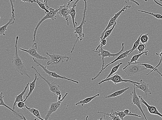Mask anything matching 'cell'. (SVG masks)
<instances>
[{
  "label": "cell",
  "mask_w": 162,
  "mask_h": 120,
  "mask_svg": "<svg viewBox=\"0 0 162 120\" xmlns=\"http://www.w3.org/2000/svg\"><path fill=\"white\" fill-rule=\"evenodd\" d=\"M19 37L17 36L15 44V56L12 59L13 65L16 70L22 75L26 76L29 78L30 76L28 73L27 69L21 58L18 55V44Z\"/></svg>",
  "instance_id": "6da1fadb"
},
{
  "label": "cell",
  "mask_w": 162,
  "mask_h": 120,
  "mask_svg": "<svg viewBox=\"0 0 162 120\" xmlns=\"http://www.w3.org/2000/svg\"><path fill=\"white\" fill-rule=\"evenodd\" d=\"M144 66L138 63L132 62L128 65L122 69L125 73L129 77L136 76L144 73L147 70Z\"/></svg>",
  "instance_id": "7a4b0ae2"
},
{
  "label": "cell",
  "mask_w": 162,
  "mask_h": 120,
  "mask_svg": "<svg viewBox=\"0 0 162 120\" xmlns=\"http://www.w3.org/2000/svg\"><path fill=\"white\" fill-rule=\"evenodd\" d=\"M83 1L85 2V7L84 10L83 18L81 23L79 26H77V22H75L76 29L74 30L75 32L74 33L77 37V39L73 47H72L71 52V53H72L74 51L75 45H76V43L78 40H79L80 41H82L83 38L85 37V34L83 32V25L86 22L85 20V16L86 10H87V1L86 0H83Z\"/></svg>",
  "instance_id": "3957f363"
},
{
  "label": "cell",
  "mask_w": 162,
  "mask_h": 120,
  "mask_svg": "<svg viewBox=\"0 0 162 120\" xmlns=\"http://www.w3.org/2000/svg\"><path fill=\"white\" fill-rule=\"evenodd\" d=\"M46 55H48L50 58V60L47 63V66H57L62 64L64 62V60H66V62L71 60L70 57L58 54H50L48 52H46Z\"/></svg>",
  "instance_id": "277c9868"
},
{
  "label": "cell",
  "mask_w": 162,
  "mask_h": 120,
  "mask_svg": "<svg viewBox=\"0 0 162 120\" xmlns=\"http://www.w3.org/2000/svg\"><path fill=\"white\" fill-rule=\"evenodd\" d=\"M49 13L45 12L46 15L39 22L37 26H36L35 27V30H34V34L33 36V42H34L35 41L36 36V34H37L38 29L39 27L40 26L41 24L44 21L46 20V19H52V21H53L57 19V14L58 11L59 10V7L58 8V9L56 10H55L53 9V8L50 7H49Z\"/></svg>",
  "instance_id": "5b68a950"
},
{
  "label": "cell",
  "mask_w": 162,
  "mask_h": 120,
  "mask_svg": "<svg viewBox=\"0 0 162 120\" xmlns=\"http://www.w3.org/2000/svg\"><path fill=\"white\" fill-rule=\"evenodd\" d=\"M32 68L34 70L36 73L38 74L39 76H40L41 79H42L47 83L48 85L49 88V90L51 91L52 94L54 95L58 96V100H60L62 99V97L61 95V91L60 90V86L57 84L56 83L54 82H50L48 80H47L45 78L42 76L41 74L38 71L34 66H32Z\"/></svg>",
  "instance_id": "8992f818"
},
{
  "label": "cell",
  "mask_w": 162,
  "mask_h": 120,
  "mask_svg": "<svg viewBox=\"0 0 162 120\" xmlns=\"http://www.w3.org/2000/svg\"><path fill=\"white\" fill-rule=\"evenodd\" d=\"M124 43H122V48L121 51H120L119 52L117 53L116 54H112L111 53L107 50H105L103 49V47L101 46H100L99 48V51H95L93 50V51L97 53H99L98 55L99 56L101 57L102 65V67L101 70H102L105 67V57H118L120 55H121L122 54V52L124 51Z\"/></svg>",
  "instance_id": "52a82bcc"
},
{
  "label": "cell",
  "mask_w": 162,
  "mask_h": 120,
  "mask_svg": "<svg viewBox=\"0 0 162 120\" xmlns=\"http://www.w3.org/2000/svg\"><path fill=\"white\" fill-rule=\"evenodd\" d=\"M33 59L34 61V62L36 63V66H38L40 67L41 68L43 69L44 71L47 74H48L49 76H51L56 79H61L70 81L71 82L76 83L77 84L79 83V82L77 81H75L68 78H67L65 76H60V75L57 74L56 72H52L48 70L47 69L46 66H44L43 65H42V64L39 62L37 59H35L34 58H33Z\"/></svg>",
  "instance_id": "ba28073f"
},
{
  "label": "cell",
  "mask_w": 162,
  "mask_h": 120,
  "mask_svg": "<svg viewBox=\"0 0 162 120\" xmlns=\"http://www.w3.org/2000/svg\"><path fill=\"white\" fill-rule=\"evenodd\" d=\"M131 7V5H127L125 6H124V7L122 8V10L119 11V12L115 14L113 18H111L107 27H106L105 30H103V32L102 33L101 35H100V41H101L103 37H104L105 32L107 31V30L109 29L111 26H113L115 24L116 22H117V19H118L120 15H121V14H122L123 12H124L125 10H127L128 8H130Z\"/></svg>",
  "instance_id": "9c48e42d"
},
{
  "label": "cell",
  "mask_w": 162,
  "mask_h": 120,
  "mask_svg": "<svg viewBox=\"0 0 162 120\" xmlns=\"http://www.w3.org/2000/svg\"><path fill=\"white\" fill-rule=\"evenodd\" d=\"M111 81L113 82L114 84H117V83H119L121 82H128L131 83H135L136 84L139 85L140 83L136 82V81H133L129 80H125L122 78V77L119 75L118 74L113 75V76L108 78L107 79H105L99 82V85L101 84L102 83L105 82H109V81Z\"/></svg>",
  "instance_id": "30bf717a"
},
{
  "label": "cell",
  "mask_w": 162,
  "mask_h": 120,
  "mask_svg": "<svg viewBox=\"0 0 162 120\" xmlns=\"http://www.w3.org/2000/svg\"><path fill=\"white\" fill-rule=\"evenodd\" d=\"M21 51L27 52L32 57H34L38 60H47V58L39 54L37 52L38 45L37 43H35L33 44L32 46L29 50H26L23 48H19Z\"/></svg>",
  "instance_id": "8fae6325"
},
{
  "label": "cell",
  "mask_w": 162,
  "mask_h": 120,
  "mask_svg": "<svg viewBox=\"0 0 162 120\" xmlns=\"http://www.w3.org/2000/svg\"><path fill=\"white\" fill-rule=\"evenodd\" d=\"M70 1L66 5H63L59 7L60 9L58 11L57 14L60 16L63 17L65 19L66 24L68 26L69 25V16L70 14L72 7H71Z\"/></svg>",
  "instance_id": "7c38bea8"
},
{
  "label": "cell",
  "mask_w": 162,
  "mask_h": 120,
  "mask_svg": "<svg viewBox=\"0 0 162 120\" xmlns=\"http://www.w3.org/2000/svg\"><path fill=\"white\" fill-rule=\"evenodd\" d=\"M68 94V93H66L65 96H64L62 99L60 100H58L57 102H54L51 103L50 105V106L49 109L48 111H47V113L46 116L44 120H48L49 119L50 117L52 115L53 113H55L57 111L58 109L60 107L61 103L63 101L64 99H65V98L67 96V95Z\"/></svg>",
  "instance_id": "4fadbf2b"
},
{
  "label": "cell",
  "mask_w": 162,
  "mask_h": 120,
  "mask_svg": "<svg viewBox=\"0 0 162 120\" xmlns=\"http://www.w3.org/2000/svg\"><path fill=\"white\" fill-rule=\"evenodd\" d=\"M133 91L131 92L130 94L132 97V102H131V104L136 105L137 107L140 110L144 115V118L146 120H147V119L146 118V115L144 112L143 110H142L141 105V102L140 101V99L139 96L136 93V89H135V84H133Z\"/></svg>",
  "instance_id": "5bb4252c"
},
{
  "label": "cell",
  "mask_w": 162,
  "mask_h": 120,
  "mask_svg": "<svg viewBox=\"0 0 162 120\" xmlns=\"http://www.w3.org/2000/svg\"><path fill=\"white\" fill-rule=\"evenodd\" d=\"M3 93L1 92V94H0V106H4L7 108L8 109L12 111L14 115L16 118H18L21 119L27 120L23 114L20 112V111L18 110L13 109L5 104L4 100V98L5 96H3Z\"/></svg>",
  "instance_id": "9a60e30c"
},
{
  "label": "cell",
  "mask_w": 162,
  "mask_h": 120,
  "mask_svg": "<svg viewBox=\"0 0 162 120\" xmlns=\"http://www.w3.org/2000/svg\"><path fill=\"white\" fill-rule=\"evenodd\" d=\"M130 51L131 50H127V51L125 52L122 53V54H121V55H120L118 57H117V58H116L115 60L112 61V62L106 65L102 70H100V71L99 72V73L97 74V76L94 78H92L91 80L93 81L97 78L100 76V74H101L103 71L106 68H107V67H108V66H110V65H111V64L113 63H114L116 62L117 61L123 59L124 58H127L128 56L130 55L129 53Z\"/></svg>",
  "instance_id": "2e32d148"
},
{
  "label": "cell",
  "mask_w": 162,
  "mask_h": 120,
  "mask_svg": "<svg viewBox=\"0 0 162 120\" xmlns=\"http://www.w3.org/2000/svg\"><path fill=\"white\" fill-rule=\"evenodd\" d=\"M139 97L140 99L141 102L146 105L148 108V110L150 114H152V115H158L162 118V114L159 112L157 108L154 106H150L148 104L141 96H139Z\"/></svg>",
  "instance_id": "e0dca14e"
},
{
  "label": "cell",
  "mask_w": 162,
  "mask_h": 120,
  "mask_svg": "<svg viewBox=\"0 0 162 120\" xmlns=\"http://www.w3.org/2000/svg\"><path fill=\"white\" fill-rule=\"evenodd\" d=\"M140 83L139 85L136 84L135 83L132 84L135 85L136 88L140 89L141 90L143 91L145 94L146 97H147L148 94H152V91H151L149 88V85L148 84L146 83L142 79L140 80Z\"/></svg>",
  "instance_id": "ac0fdd59"
},
{
  "label": "cell",
  "mask_w": 162,
  "mask_h": 120,
  "mask_svg": "<svg viewBox=\"0 0 162 120\" xmlns=\"http://www.w3.org/2000/svg\"><path fill=\"white\" fill-rule=\"evenodd\" d=\"M30 83L29 82L28 83L24 90L20 94L16 96L15 101L13 106V109L15 110V106L16 105H17V104L18 102L24 101L23 96L25 93H26L28 87L29 86Z\"/></svg>",
  "instance_id": "d6986e66"
},
{
  "label": "cell",
  "mask_w": 162,
  "mask_h": 120,
  "mask_svg": "<svg viewBox=\"0 0 162 120\" xmlns=\"http://www.w3.org/2000/svg\"><path fill=\"white\" fill-rule=\"evenodd\" d=\"M35 77L34 78V80L31 83H30L29 87V91L28 94L26 96V98H25V100H24V102H25L26 101V100L28 98H29V97L31 95V94L33 93L34 90V89L35 87L36 83V81L38 80L39 79L38 78V76L37 74L36 73L35 74Z\"/></svg>",
  "instance_id": "ffe728a7"
},
{
  "label": "cell",
  "mask_w": 162,
  "mask_h": 120,
  "mask_svg": "<svg viewBox=\"0 0 162 120\" xmlns=\"http://www.w3.org/2000/svg\"><path fill=\"white\" fill-rule=\"evenodd\" d=\"M80 1V0H77L75 2H73L72 6L71 8L70 14V15L71 17L73 23V24L74 30L76 29L75 22V16H76V10H75V7H76L77 6V3Z\"/></svg>",
  "instance_id": "44dd1931"
},
{
  "label": "cell",
  "mask_w": 162,
  "mask_h": 120,
  "mask_svg": "<svg viewBox=\"0 0 162 120\" xmlns=\"http://www.w3.org/2000/svg\"><path fill=\"white\" fill-rule=\"evenodd\" d=\"M15 19L12 16L9 19L8 23L3 26L0 27V35L5 36V32L7 30V27L9 25H12L14 23Z\"/></svg>",
  "instance_id": "7402d4cb"
},
{
  "label": "cell",
  "mask_w": 162,
  "mask_h": 120,
  "mask_svg": "<svg viewBox=\"0 0 162 120\" xmlns=\"http://www.w3.org/2000/svg\"><path fill=\"white\" fill-rule=\"evenodd\" d=\"M131 87H128L124 89H121V90L114 92V93L110 95H108L107 96H105L104 95V97L105 98H111L115 97L121 95L124 93V92H126L128 90V89H129Z\"/></svg>",
  "instance_id": "603a6c76"
},
{
  "label": "cell",
  "mask_w": 162,
  "mask_h": 120,
  "mask_svg": "<svg viewBox=\"0 0 162 120\" xmlns=\"http://www.w3.org/2000/svg\"><path fill=\"white\" fill-rule=\"evenodd\" d=\"M100 96V94H96V95H95L93 97L87 98L81 100V101L77 103L76 104H75V105H81L83 106L85 104H88L89 102H90L94 99L96 97Z\"/></svg>",
  "instance_id": "cb8c5ba5"
},
{
  "label": "cell",
  "mask_w": 162,
  "mask_h": 120,
  "mask_svg": "<svg viewBox=\"0 0 162 120\" xmlns=\"http://www.w3.org/2000/svg\"><path fill=\"white\" fill-rule=\"evenodd\" d=\"M26 108L27 110H28L33 115L35 116L36 118H37L41 120H44V119L41 118L40 111H39L38 110L34 108H30L28 107V106L26 105Z\"/></svg>",
  "instance_id": "d4e9b609"
},
{
  "label": "cell",
  "mask_w": 162,
  "mask_h": 120,
  "mask_svg": "<svg viewBox=\"0 0 162 120\" xmlns=\"http://www.w3.org/2000/svg\"><path fill=\"white\" fill-rule=\"evenodd\" d=\"M149 51H145L139 54H138L134 55L130 59V62H128V64H129L131 63L136 62V61H137L139 58L141 57V56L144 54H145L146 55H147L148 54Z\"/></svg>",
  "instance_id": "484cf974"
},
{
  "label": "cell",
  "mask_w": 162,
  "mask_h": 120,
  "mask_svg": "<svg viewBox=\"0 0 162 120\" xmlns=\"http://www.w3.org/2000/svg\"><path fill=\"white\" fill-rule=\"evenodd\" d=\"M111 113L113 115L118 116L122 120L124 119V118L125 116H128V114H125L124 111H114L113 110H111Z\"/></svg>",
  "instance_id": "4316f807"
},
{
  "label": "cell",
  "mask_w": 162,
  "mask_h": 120,
  "mask_svg": "<svg viewBox=\"0 0 162 120\" xmlns=\"http://www.w3.org/2000/svg\"><path fill=\"white\" fill-rule=\"evenodd\" d=\"M122 64L123 63L122 62H121L119 63L117 66H114L112 69L109 74L108 75L107 77L105 79H107L108 78L111 77L113 74L115 73L116 72L118 71L120 66L122 65Z\"/></svg>",
  "instance_id": "83f0119b"
},
{
  "label": "cell",
  "mask_w": 162,
  "mask_h": 120,
  "mask_svg": "<svg viewBox=\"0 0 162 120\" xmlns=\"http://www.w3.org/2000/svg\"><path fill=\"white\" fill-rule=\"evenodd\" d=\"M117 24V22H116L115 24L113 25L112 28L111 29H109L105 32V35L104 37H103L101 41H100V42L103 40L106 39V38L110 37V36L111 34V33H112L113 30L114 29V27H115L116 26Z\"/></svg>",
  "instance_id": "f1b7e54d"
},
{
  "label": "cell",
  "mask_w": 162,
  "mask_h": 120,
  "mask_svg": "<svg viewBox=\"0 0 162 120\" xmlns=\"http://www.w3.org/2000/svg\"><path fill=\"white\" fill-rule=\"evenodd\" d=\"M134 62L138 63L140 64V65H143L145 67H146L148 69H151L152 70L149 73H148L146 74L147 76H148V75H149L152 72H155V67L153 66L152 65H150V64L147 63H143L140 62H137V61H136V62Z\"/></svg>",
  "instance_id": "f546056e"
},
{
  "label": "cell",
  "mask_w": 162,
  "mask_h": 120,
  "mask_svg": "<svg viewBox=\"0 0 162 120\" xmlns=\"http://www.w3.org/2000/svg\"><path fill=\"white\" fill-rule=\"evenodd\" d=\"M142 34H140V35L138 38L137 40L135 43H134L132 48V49H131V51L129 53L130 54L133 51L136 49H137L139 45V44H140V38L141 37Z\"/></svg>",
  "instance_id": "4dcf8cb0"
},
{
  "label": "cell",
  "mask_w": 162,
  "mask_h": 120,
  "mask_svg": "<svg viewBox=\"0 0 162 120\" xmlns=\"http://www.w3.org/2000/svg\"><path fill=\"white\" fill-rule=\"evenodd\" d=\"M156 54L157 55L160 56V62H159V63L158 64V65L155 67V72H157L159 74H160L162 78V74H161L160 72L157 69L158 67L159 66H160L161 65V64L162 62V50H160V54H158V53H156Z\"/></svg>",
  "instance_id": "1f68e13d"
},
{
  "label": "cell",
  "mask_w": 162,
  "mask_h": 120,
  "mask_svg": "<svg viewBox=\"0 0 162 120\" xmlns=\"http://www.w3.org/2000/svg\"><path fill=\"white\" fill-rule=\"evenodd\" d=\"M98 113H102L105 115H107L109 116V118H110L111 120H121V119L119 118L118 116H117L116 115H113V114H108L105 113H103L102 111H98Z\"/></svg>",
  "instance_id": "d6a6232c"
},
{
  "label": "cell",
  "mask_w": 162,
  "mask_h": 120,
  "mask_svg": "<svg viewBox=\"0 0 162 120\" xmlns=\"http://www.w3.org/2000/svg\"><path fill=\"white\" fill-rule=\"evenodd\" d=\"M146 48L147 46L146 44H144L142 43H140L137 48L139 54H140V53L147 51Z\"/></svg>",
  "instance_id": "836d02e7"
},
{
  "label": "cell",
  "mask_w": 162,
  "mask_h": 120,
  "mask_svg": "<svg viewBox=\"0 0 162 120\" xmlns=\"http://www.w3.org/2000/svg\"><path fill=\"white\" fill-rule=\"evenodd\" d=\"M149 33H146L142 35L140 38V41L142 43L146 44L148 42L149 40Z\"/></svg>",
  "instance_id": "e575fe53"
},
{
  "label": "cell",
  "mask_w": 162,
  "mask_h": 120,
  "mask_svg": "<svg viewBox=\"0 0 162 120\" xmlns=\"http://www.w3.org/2000/svg\"><path fill=\"white\" fill-rule=\"evenodd\" d=\"M138 12L149 14L153 16H154V17L157 19H162V15L160 14H155L152 13L148 12H146V11L141 10H138Z\"/></svg>",
  "instance_id": "d590c367"
},
{
  "label": "cell",
  "mask_w": 162,
  "mask_h": 120,
  "mask_svg": "<svg viewBox=\"0 0 162 120\" xmlns=\"http://www.w3.org/2000/svg\"><path fill=\"white\" fill-rule=\"evenodd\" d=\"M36 1H37L36 3H37L39 5V6H40L41 9L45 10V12L46 13H49V11L46 8V5L45 4L39 1L38 0H36Z\"/></svg>",
  "instance_id": "8d00e7d4"
},
{
  "label": "cell",
  "mask_w": 162,
  "mask_h": 120,
  "mask_svg": "<svg viewBox=\"0 0 162 120\" xmlns=\"http://www.w3.org/2000/svg\"><path fill=\"white\" fill-rule=\"evenodd\" d=\"M10 2L11 5V7H12V16L15 19V10L14 7V5L13 4V2L15 1L14 0H10Z\"/></svg>",
  "instance_id": "74e56055"
},
{
  "label": "cell",
  "mask_w": 162,
  "mask_h": 120,
  "mask_svg": "<svg viewBox=\"0 0 162 120\" xmlns=\"http://www.w3.org/2000/svg\"><path fill=\"white\" fill-rule=\"evenodd\" d=\"M100 44L97 47V48L96 49V51H97V50L99 49V48H100V46H106V45H107V41L106 40V39H105L104 40H103L102 41L100 42Z\"/></svg>",
  "instance_id": "f35d334b"
},
{
  "label": "cell",
  "mask_w": 162,
  "mask_h": 120,
  "mask_svg": "<svg viewBox=\"0 0 162 120\" xmlns=\"http://www.w3.org/2000/svg\"><path fill=\"white\" fill-rule=\"evenodd\" d=\"M18 107V108L21 109H23L26 107V105L24 102H18L17 104Z\"/></svg>",
  "instance_id": "ab89813d"
},
{
  "label": "cell",
  "mask_w": 162,
  "mask_h": 120,
  "mask_svg": "<svg viewBox=\"0 0 162 120\" xmlns=\"http://www.w3.org/2000/svg\"><path fill=\"white\" fill-rule=\"evenodd\" d=\"M124 1L125 3H128V2H131L135 3L138 6H140V4L139 3L137 2H136V1H135V0H124Z\"/></svg>",
  "instance_id": "60d3db41"
},
{
  "label": "cell",
  "mask_w": 162,
  "mask_h": 120,
  "mask_svg": "<svg viewBox=\"0 0 162 120\" xmlns=\"http://www.w3.org/2000/svg\"><path fill=\"white\" fill-rule=\"evenodd\" d=\"M22 2H28L33 3L34 2H36L37 1L36 0H21Z\"/></svg>",
  "instance_id": "b9f144b4"
},
{
  "label": "cell",
  "mask_w": 162,
  "mask_h": 120,
  "mask_svg": "<svg viewBox=\"0 0 162 120\" xmlns=\"http://www.w3.org/2000/svg\"><path fill=\"white\" fill-rule=\"evenodd\" d=\"M153 1L155 2L156 4H157V5L160 6L161 7H162V5L160 4V3H159L157 1H156V0H153Z\"/></svg>",
  "instance_id": "7bdbcfd3"
},
{
  "label": "cell",
  "mask_w": 162,
  "mask_h": 120,
  "mask_svg": "<svg viewBox=\"0 0 162 120\" xmlns=\"http://www.w3.org/2000/svg\"><path fill=\"white\" fill-rule=\"evenodd\" d=\"M45 5H46V7H47V8H49V6H48V0H45Z\"/></svg>",
  "instance_id": "ee69618b"
},
{
  "label": "cell",
  "mask_w": 162,
  "mask_h": 120,
  "mask_svg": "<svg viewBox=\"0 0 162 120\" xmlns=\"http://www.w3.org/2000/svg\"><path fill=\"white\" fill-rule=\"evenodd\" d=\"M144 1H145V2H147L148 1V0H144ZM159 1H160L161 2H162V0H159Z\"/></svg>",
  "instance_id": "f6af8a7d"
},
{
  "label": "cell",
  "mask_w": 162,
  "mask_h": 120,
  "mask_svg": "<svg viewBox=\"0 0 162 120\" xmlns=\"http://www.w3.org/2000/svg\"><path fill=\"white\" fill-rule=\"evenodd\" d=\"M44 2H45V0H43Z\"/></svg>",
  "instance_id": "bcb514c9"
},
{
  "label": "cell",
  "mask_w": 162,
  "mask_h": 120,
  "mask_svg": "<svg viewBox=\"0 0 162 120\" xmlns=\"http://www.w3.org/2000/svg\"><path fill=\"white\" fill-rule=\"evenodd\" d=\"M86 1H87V0H86Z\"/></svg>",
  "instance_id": "7dc6e473"
}]
</instances>
